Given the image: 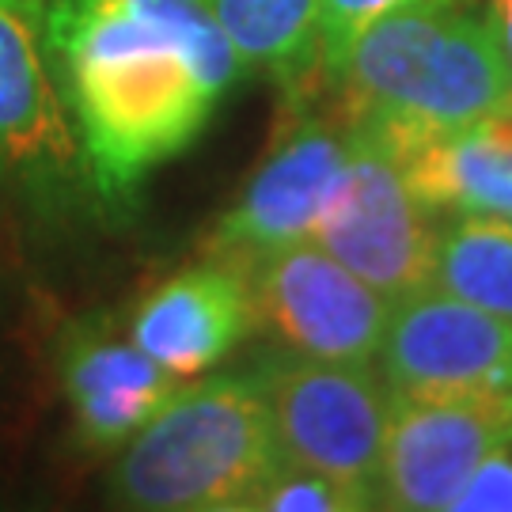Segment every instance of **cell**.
<instances>
[{
    "label": "cell",
    "instance_id": "1",
    "mask_svg": "<svg viewBox=\"0 0 512 512\" xmlns=\"http://www.w3.org/2000/svg\"><path fill=\"white\" fill-rule=\"evenodd\" d=\"M46 42L103 198L183 152L247 76L209 0H54Z\"/></svg>",
    "mask_w": 512,
    "mask_h": 512
},
{
    "label": "cell",
    "instance_id": "2",
    "mask_svg": "<svg viewBox=\"0 0 512 512\" xmlns=\"http://www.w3.org/2000/svg\"><path fill=\"white\" fill-rule=\"evenodd\" d=\"M349 122L395 156L512 103L494 27L467 0H414L361 27L327 69Z\"/></svg>",
    "mask_w": 512,
    "mask_h": 512
},
{
    "label": "cell",
    "instance_id": "3",
    "mask_svg": "<svg viewBox=\"0 0 512 512\" xmlns=\"http://www.w3.org/2000/svg\"><path fill=\"white\" fill-rule=\"evenodd\" d=\"M285 467L262 376L183 384L107 478V501L137 512H251Z\"/></svg>",
    "mask_w": 512,
    "mask_h": 512
},
{
    "label": "cell",
    "instance_id": "4",
    "mask_svg": "<svg viewBox=\"0 0 512 512\" xmlns=\"http://www.w3.org/2000/svg\"><path fill=\"white\" fill-rule=\"evenodd\" d=\"M0 194L38 220L76 217L99 194L50 57L42 0H0Z\"/></svg>",
    "mask_w": 512,
    "mask_h": 512
},
{
    "label": "cell",
    "instance_id": "5",
    "mask_svg": "<svg viewBox=\"0 0 512 512\" xmlns=\"http://www.w3.org/2000/svg\"><path fill=\"white\" fill-rule=\"evenodd\" d=\"M281 456L342 486L361 509L380 505L391 387L372 376V365H342L289 357L258 372Z\"/></svg>",
    "mask_w": 512,
    "mask_h": 512
},
{
    "label": "cell",
    "instance_id": "6",
    "mask_svg": "<svg viewBox=\"0 0 512 512\" xmlns=\"http://www.w3.org/2000/svg\"><path fill=\"white\" fill-rule=\"evenodd\" d=\"M437 232L433 209L410 190L399 156L353 126L349 164L311 239L395 304L429 285Z\"/></svg>",
    "mask_w": 512,
    "mask_h": 512
},
{
    "label": "cell",
    "instance_id": "7",
    "mask_svg": "<svg viewBox=\"0 0 512 512\" xmlns=\"http://www.w3.org/2000/svg\"><path fill=\"white\" fill-rule=\"evenodd\" d=\"M262 323L300 357L372 365L391 300L342 266L323 243L296 239L243 266Z\"/></svg>",
    "mask_w": 512,
    "mask_h": 512
},
{
    "label": "cell",
    "instance_id": "8",
    "mask_svg": "<svg viewBox=\"0 0 512 512\" xmlns=\"http://www.w3.org/2000/svg\"><path fill=\"white\" fill-rule=\"evenodd\" d=\"M376 361L391 395H512V319L425 285L391 304Z\"/></svg>",
    "mask_w": 512,
    "mask_h": 512
},
{
    "label": "cell",
    "instance_id": "9",
    "mask_svg": "<svg viewBox=\"0 0 512 512\" xmlns=\"http://www.w3.org/2000/svg\"><path fill=\"white\" fill-rule=\"evenodd\" d=\"M512 440V395H391L380 505L448 512L463 482Z\"/></svg>",
    "mask_w": 512,
    "mask_h": 512
},
{
    "label": "cell",
    "instance_id": "10",
    "mask_svg": "<svg viewBox=\"0 0 512 512\" xmlns=\"http://www.w3.org/2000/svg\"><path fill=\"white\" fill-rule=\"evenodd\" d=\"M353 148V126L311 118L281 137L266 164L243 186L239 202L220 217L213 258L255 262L285 243L315 236V224L342 179Z\"/></svg>",
    "mask_w": 512,
    "mask_h": 512
},
{
    "label": "cell",
    "instance_id": "11",
    "mask_svg": "<svg viewBox=\"0 0 512 512\" xmlns=\"http://www.w3.org/2000/svg\"><path fill=\"white\" fill-rule=\"evenodd\" d=\"M57 376L84 448L114 452L186 384L156 365L110 315H84L57 342Z\"/></svg>",
    "mask_w": 512,
    "mask_h": 512
},
{
    "label": "cell",
    "instance_id": "12",
    "mask_svg": "<svg viewBox=\"0 0 512 512\" xmlns=\"http://www.w3.org/2000/svg\"><path fill=\"white\" fill-rule=\"evenodd\" d=\"M255 319L247 270L228 258H213L209 266L167 277L156 293H148L129 319V338L156 365L190 380L236 349Z\"/></svg>",
    "mask_w": 512,
    "mask_h": 512
},
{
    "label": "cell",
    "instance_id": "13",
    "mask_svg": "<svg viewBox=\"0 0 512 512\" xmlns=\"http://www.w3.org/2000/svg\"><path fill=\"white\" fill-rule=\"evenodd\" d=\"M421 205L512 220V103L437 141L399 152Z\"/></svg>",
    "mask_w": 512,
    "mask_h": 512
},
{
    "label": "cell",
    "instance_id": "14",
    "mask_svg": "<svg viewBox=\"0 0 512 512\" xmlns=\"http://www.w3.org/2000/svg\"><path fill=\"white\" fill-rule=\"evenodd\" d=\"M429 285L512 319V220L459 213L437 232Z\"/></svg>",
    "mask_w": 512,
    "mask_h": 512
},
{
    "label": "cell",
    "instance_id": "15",
    "mask_svg": "<svg viewBox=\"0 0 512 512\" xmlns=\"http://www.w3.org/2000/svg\"><path fill=\"white\" fill-rule=\"evenodd\" d=\"M247 73L300 76L315 61L319 0H209Z\"/></svg>",
    "mask_w": 512,
    "mask_h": 512
},
{
    "label": "cell",
    "instance_id": "16",
    "mask_svg": "<svg viewBox=\"0 0 512 512\" xmlns=\"http://www.w3.org/2000/svg\"><path fill=\"white\" fill-rule=\"evenodd\" d=\"M361 505L330 478L285 463L255 497L251 512H357Z\"/></svg>",
    "mask_w": 512,
    "mask_h": 512
},
{
    "label": "cell",
    "instance_id": "17",
    "mask_svg": "<svg viewBox=\"0 0 512 512\" xmlns=\"http://www.w3.org/2000/svg\"><path fill=\"white\" fill-rule=\"evenodd\" d=\"M414 0H319V19H315V61L330 69L338 54L346 50L353 35L368 27L372 19L387 16Z\"/></svg>",
    "mask_w": 512,
    "mask_h": 512
},
{
    "label": "cell",
    "instance_id": "18",
    "mask_svg": "<svg viewBox=\"0 0 512 512\" xmlns=\"http://www.w3.org/2000/svg\"><path fill=\"white\" fill-rule=\"evenodd\" d=\"M512 444V440H509ZM509 444L494 448L463 482L448 512H512V452Z\"/></svg>",
    "mask_w": 512,
    "mask_h": 512
},
{
    "label": "cell",
    "instance_id": "19",
    "mask_svg": "<svg viewBox=\"0 0 512 512\" xmlns=\"http://www.w3.org/2000/svg\"><path fill=\"white\" fill-rule=\"evenodd\" d=\"M482 16L494 27L497 42H501V54L512 69V0H482Z\"/></svg>",
    "mask_w": 512,
    "mask_h": 512
},
{
    "label": "cell",
    "instance_id": "20",
    "mask_svg": "<svg viewBox=\"0 0 512 512\" xmlns=\"http://www.w3.org/2000/svg\"><path fill=\"white\" fill-rule=\"evenodd\" d=\"M0 304H4V266H0Z\"/></svg>",
    "mask_w": 512,
    "mask_h": 512
}]
</instances>
